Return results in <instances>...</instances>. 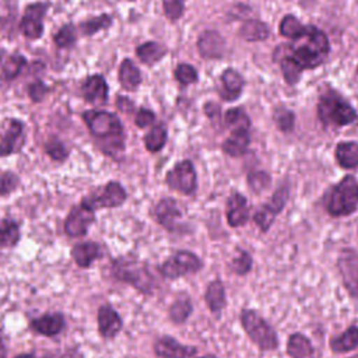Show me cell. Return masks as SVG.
Wrapping results in <instances>:
<instances>
[{"label": "cell", "mask_w": 358, "mask_h": 358, "mask_svg": "<svg viewBox=\"0 0 358 358\" xmlns=\"http://www.w3.org/2000/svg\"><path fill=\"white\" fill-rule=\"evenodd\" d=\"M330 52L327 35L315 25H306L302 35L291 42L280 45L274 50V62L278 63L282 77L289 85H295L302 71L322 66Z\"/></svg>", "instance_id": "obj_1"}, {"label": "cell", "mask_w": 358, "mask_h": 358, "mask_svg": "<svg viewBox=\"0 0 358 358\" xmlns=\"http://www.w3.org/2000/svg\"><path fill=\"white\" fill-rule=\"evenodd\" d=\"M316 113L324 129H340L358 120V113L351 103L333 88H327L320 94Z\"/></svg>", "instance_id": "obj_2"}, {"label": "cell", "mask_w": 358, "mask_h": 358, "mask_svg": "<svg viewBox=\"0 0 358 358\" xmlns=\"http://www.w3.org/2000/svg\"><path fill=\"white\" fill-rule=\"evenodd\" d=\"M326 210L331 217H347L358 208V180L352 175H345L326 197Z\"/></svg>", "instance_id": "obj_3"}, {"label": "cell", "mask_w": 358, "mask_h": 358, "mask_svg": "<svg viewBox=\"0 0 358 358\" xmlns=\"http://www.w3.org/2000/svg\"><path fill=\"white\" fill-rule=\"evenodd\" d=\"M112 274L117 281L127 282L144 294H150L154 288V277L141 262L117 259L112 263Z\"/></svg>", "instance_id": "obj_4"}, {"label": "cell", "mask_w": 358, "mask_h": 358, "mask_svg": "<svg viewBox=\"0 0 358 358\" xmlns=\"http://www.w3.org/2000/svg\"><path fill=\"white\" fill-rule=\"evenodd\" d=\"M241 323L249 338L263 351H271L278 347V337L275 330L255 310L243 309L241 313Z\"/></svg>", "instance_id": "obj_5"}, {"label": "cell", "mask_w": 358, "mask_h": 358, "mask_svg": "<svg viewBox=\"0 0 358 358\" xmlns=\"http://www.w3.org/2000/svg\"><path fill=\"white\" fill-rule=\"evenodd\" d=\"M83 119L94 137L102 140H115L116 143L122 144L123 126L115 113L91 109L83 113Z\"/></svg>", "instance_id": "obj_6"}, {"label": "cell", "mask_w": 358, "mask_h": 358, "mask_svg": "<svg viewBox=\"0 0 358 358\" xmlns=\"http://www.w3.org/2000/svg\"><path fill=\"white\" fill-rule=\"evenodd\" d=\"M289 197V185L287 182H284L282 185H280L275 192L273 193V196L270 197V200L267 203H264L253 215V221L255 224L260 228L262 232H267L275 217L282 211V208L285 207L287 201Z\"/></svg>", "instance_id": "obj_7"}, {"label": "cell", "mask_w": 358, "mask_h": 358, "mask_svg": "<svg viewBox=\"0 0 358 358\" xmlns=\"http://www.w3.org/2000/svg\"><path fill=\"white\" fill-rule=\"evenodd\" d=\"M201 260L189 250H178L159 266V271L166 278H179L186 274L196 273L201 268Z\"/></svg>", "instance_id": "obj_8"}, {"label": "cell", "mask_w": 358, "mask_h": 358, "mask_svg": "<svg viewBox=\"0 0 358 358\" xmlns=\"http://www.w3.org/2000/svg\"><path fill=\"white\" fill-rule=\"evenodd\" d=\"M166 183L172 190L183 194H193L197 187V175L192 161L178 162L166 175Z\"/></svg>", "instance_id": "obj_9"}, {"label": "cell", "mask_w": 358, "mask_h": 358, "mask_svg": "<svg viewBox=\"0 0 358 358\" xmlns=\"http://www.w3.org/2000/svg\"><path fill=\"white\" fill-rule=\"evenodd\" d=\"M127 194L126 190L123 189V186L119 182H109L101 193L96 194H91L85 199H83L81 204L94 210L98 208H112V207H117L120 204L124 203Z\"/></svg>", "instance_id": "obj_10"}, {"label": "cell", "mask_w": 358, "mask_h": 358, "mask_svg": "<svg viewBox=\"0 0 358 358\" xmlns=\"http://www.w3.org/2000/svg\"><path fill=\"white\" fill-rule=\"evenodd\" d=\"M48 4L46 3H32L27 6L22 20H21V31L28 39H39L43 34V17L46 14Z\"/></svg>", "instance_id": "obj_11"}, {"label": "cell", "mask_w": 358, "mask_h": 358, "mask_svg": "<svg viewBox=\"0 0 358 358\" xmlns=\"http://www.w3.org/2000/svg\"><path fill=\"white\" fill-rule=\"evenodd\" d=\"M344 287L351 296H358V256L350 249H344L337 262Z\"/></svg>", "instance_id": "obj_12"}, {"label": "cell", "mask_w": 358, "mask_h": 358, "mask_svg": "<svg viewBox=\"0 0 358 358\" xmlns=\"http://www.w3.org/2000/svg\"><path fill=\"white\" fill-rule=\"evenodd\" d=\"M95 215L94 211L83 204L76 206L67 215L64 221V231L69 236L78 238L84 236L90 228V225L94 222Z\"/></svg>", "instance_id": "obj_13"}, {"label": "cell", "mask_w": 358, "mask_h": 358, "mask_svg": "<svg viewBox=\"0 0 358 358\" xmlns=\"http://www.w3.org/2000/svg\"><path fill=\"white\" fill-rule=\"evenodd\" d=\"M197 49L204 59H220L225 52V39L217 31H204L197 39Z\"/></svg>", "instance_id": "obj_14"}, {"label": "cell", "mask_w": 358, "mask_h": 358, "mask_svg": "<svg viewBox=\"0 0 358 358\" xmlns=\"http://www.w3.org/2000/svg\"><path fill=\"white\" fill-rule=\"evenodd\" d=\"M154 351L159 358H189L197 352L194 347L183 345L169 336L158 338L154 344Z\"/></svg>", "instance_id": "obj_15"}, {"label": "cell", "mask_w": 358, "mask_h": 358, "mask_svg": "<svg viewBox=\"0 0 358 358\" xmlns=\"http://www.w3.org/2000/svg\"><path fill=\"white\" fill-rule=\"evenodd\" d=\"M249 207L248 200L241 193H232L227 200V221L229 227L238 228L248 222Z\"/></svg>", "instance_id": "obj_16"}, {"label": "cell", "mask_w": 358, "mask_h": 358, "mask_svg": "<svg viewBox=\"0 0 358 358\" xmlns=\"http://www.w3.org/2000/svg\"><path fill=\"white\" fill-rule=\"evenodd\" d=\"M96 319L98 331L103 338H112L122 330V319L109 303H103L98 309Z\"/></svg>", "instance_id": "obj_17"}, {"label": "cell", "mask_w": 358, "mask_h": 358, "mask_svg": "<svg viewBox=\"0 0 358 358\" xmlns=\"http://www.w3.org/2000/svg\"><path fill=\"white\" fill-rule=\"evenodd\" d=\"M245 88V78L235 69H225L221 74L220 95L225 101H235L241 96Z\"/></svg>", "instance_id": "obj_18"}, {"label": "cell", "mask_w": 358, "mask_h": 358, "mask_svg": "<svg viewBox=\"0 0 358 358\" xmlns=\"http://www.w3.org/2000/svg\"><path fill=\"white\" fill-rule=\"evenodd\" d=\"M154 215L157 221L168 231H175L178 221L180 218V210L173 199H162L158 201L154 210Z\"/></svg>", "instance_id": "obj_19"}, {"label": "cell", "mask_w": 358, "mask_h": 358, "mask_svg": "<svg viewBox=\"0 0 358 358\" xmlns=\"http://www.w3.org/2000/svg\"><path fill=\"white\" fill-rule=\"evenodd\" d=\"M83 96L85 101L96 105H102L108 101V85L102 76H90L83 87Z\"/></svg>", "instance_id": "obj_20"}, {"label": "cell", "mask_w": 358, "mask_h": 358, "mask_svg": "<svg viewBox=\"0 0 358 358\" xmlns=\"http://www.w3.org/2000/svg\"><path fill=\"white\" fill-rule=\"evenodd\" d=\"M250 144L249 130H232L221 144L222 151L229 157H242Z\"/></svg>", "instance_id": "obj_21"}, {"label": "cell", "mask_w": 358, "mask_h": 358, "mask_svg": "<svg viewBox=\"0 0 358 358\" xmlns=\"http://www.w3.org/2000/svg\"><path fill=\"white\" fill-rule=\"evenodd\" d=\"M64 327V317L62 313L43 315L31 320V329L43 336H55L60 333Z\"/></svg>", "instance_id": "obj_22"}, {"label": "cell", "mask_w": 358, "mask_h": 358, "mask_svg": "<svg viewBox=\"0 0 358 358\" xmlns=\"http://www.w3.org/2000/svg\"><path fill=\"white\" fill-rule=\"evenodd\" d=\"M238 35L248 42H263L270 35V27L260 20H246L242 22Z\"/></svg>", "instance_id": "obj_23"}, {"label": "cell", "mask_w": 358, "mask_h": 358, "mask_svg": "<svg viewBox=\"0 0 358 358\" xmlns=\"http://www.w3.org/2000/svg\"><path fill=\"white\" fill-rule=\"evenodd\" d=\"M334 157L337 164L344 169L358 168V143L341 141L336 145Z\"/></svg>", "instance_id": "obj_24"}, {"label": "cell", "mask_w": 358, "mask_h": 358, "mask_svg": "<svg viewBox=\"0 0 358 358\" xmlns=\"http://www.w3.org/2000/svg\"><path fill=\"white\" fill-rule=\"evenodd\" d=\"M287 352L291 358H313L315 350L306 336L294 333L287 341Z\"/></svg>", "instance_id": "obj_25"}, {"label": "cell", "mask_w": 358, "mask_h": 358, "mask_svg": "<svg viewBox=\"0 0 358 358\" xmlns=\"http://www.w3.org/2000/svg\"><path fill=\"white\" fill-rule=\"evenodd\" d=\"M358 347V327L350 326L345 331L330 338V348L333 352L341 354L352 351Z\"/></svg>", "instance_id": "obj_26"}, {"label": "cell", "mask_w": 358, "mask_h": 358, "mask_svg": "<svg viewBox=\"0 0 358 358\" xmlns=\"http://www.w3.org/2000/svg\"><path fill=\"white\" fill-rule=\"evenodd\" d=\"M71 256L74 259V262L80 266V267H90L91 263L98 259L99 256V246L95 242H81L74 245V248L71 249Z\"/></svg>", "instance_id": "obj_27"}, {"label": "cell", "mask_w": 358, "mask_h": 358, "mask_svg": "<svg viewBox=\"0 0 358 358\" xmlns=\"http://www.w3.org/2000/svg\"><path fill=\"white\" fill-rule=\"evenodd\" d=\"M206 303L213 313H220L225 306V288L221 280H214L206 289Z\"/></svg>", "instance_id": "obj_28"}, {"label": "cell", "mask_w": 358, "mask_h": 358, "mask_svg": "<svg viewBox=\"0 0 358 358\" xmlns=\"http://www.w3.org/2000/svg\"><path fill=\"white\" fill-rule=\"evenodd\" d=\"M119 81L127 91H134L141 83L140 70L130 59H124L119 67Z\"/></svg>", "instance_id": "obj_29"}, {"label": "cell", "mask_w": 358, "mask_h": 358, "mask_svg": "<svg viewBox=\"0 0 358 358\" xmlns=\"http://www.w3.org/2000/svg\"><path fill=\"white\" fill-rule=\"evenodd\" d=\"M21 133H22V123L17 119H11L6 133L0 140V157H6L14 152L17 140L20 138Z\"/></svg>", "instance_id": "obj_30"}, {"label": "cell", "mask_w": 358, "mask_h": 358, "mask_svg": "<svg viewBox=\"0 0 358 358\" xmlns=\"http://www.w3.org/2000/svg\"><path fill=\"white\" fill-rule=\"evenodd\" d=\"M136 53L143 63L154 64L165 56L166 49H165V46H162L158 42H145V43L137 46Z\"/></svg>", "instance_id": "obj_31"}, {"label": "cell", "mask_w": 358, "mask_h": 358, "mask_svg": "<svg viewBox=\"0 0 358 358\" xmlns=\"http://www.w3.org/2000/svg\"><path fill=\"white\" fill-rule=\"evenodd\" d=\"M166 126L164 123H158L155 124L144 137V144L145 148L150 152H158L166 143Z\"/></svg>", "instance_id": "obj_32"}, {"label": "cell", "mask_w": 358, "mask_h": 358, "mask_svg": "<svg viewBox=\"0 0 358 358\" xmlns=\"http://www.w3.org/2000/svg\"><path fill=\"white\" fill-rule=\"evenodd\" d=\"M305 27L294 14H285L280 24H278V32L281 36L288 39H295L305 31Z\"/></svg>", "instance_id": "obj_33"}, {"label": "cell", "mask_w": 358, "mask_h": 358, "mask_svg": "<svg viewBox=\"0 0 358 358\" xmlns=\"http://www.w3.org/2000/svg\"><path fill=\"white\" fill-rule=\"evenodd\" d=\"M225 124L232 130H250V119L242 108L228 109L224 115Z\"/></svg>", "instance_id": "obj_34"}, {"label": "cell", "mask_w": 358, "mask_h": 358, "mask_svg": "<svg viewBox=\"0 0 358 358\" xmlns=\"http://www.w3.org/2000/svg\"><path fill=\"white\" fill-rule=\"evenodd\" d=\"M273 122L280 131L289 133L295 126V113L284 105L275 106L273 110Z\"/></svg>", "instance_id": "obj_35"}, {"label": "cell", "mask_w": 358, "mask_h": 358, "mask_svg": "<svg viewBox=\"0 0 358 358\" xmlns=\"http://www.w3.org/2000/svg\"><path fill=\"white\" fill-rule=\"evenodd\" d=\"M20 241V227L13 220L0 221V246L13 248Z\"/></svg>", "instance_id": "obj_36"}, {"label": "cell", "mask_w": 358, "mask_h": 358, "mask_svg": "<svg viewBox=\"0 0 358 358\" xmlns=\"http://www.w3.org/2000/svg\"><path fill=\"white\" fill-rule=\"evenodd\" d=\"M190 313H192V303L187 298L178 299L169 306V317L176 324L186 322L187 317L190 316Z\"/></svg>", "instance_id": "obj_37"}, {"label": "cell", "mask_w": 358, "mask_h": 358, "mask_svg": "<svg viewBox=\"0 0 358 358\" xmlns=\"http://www.w3.org/2000/svg\"><path fill=\"white\" fill-rule=\"evenodd\" d=\"M24 66H25V57L21 56L20 53H14L8 56L3 64V77L7 81L14 80L21 73Z\"/></svg>", "instance_id": "obj_38"}, {"label": "cell", "mask_w": 358, "mask_h": 358, "mask_svg": "<svg viewBox=\"0 0 358 358\" xmlns=\"http://www.w3.org/2000/svg\"><path fill=\"white\" fill-rule=\"evenodd\" d=\"M110 24H112L110 15L102 14V15H99V17L90 18V20L81 22L80 27H81L83 34L87 35V36H90V35H94L95 32H98V31H101V29H105V28L110 27Z\"/></svg>", "instance_id": "obj_39"}, {"label": "cell", "mask_w": 358, "mask_h": 358, "mask_svg": "<svg viewBox=\"0 0 358 358\" xmlns=\"http://www.w3.org/2000/svg\"><path fill=\"white\" fill-rule=\"evenodd\" d=\"M56 46L59 48H70L76 42V28L73 24L63 25L53 36Z\"/></svg>", "instance_id": "obj_40"}, {"label": "cell", "mask_w": 358, "mask_h": 358, "mask_svg": "<svg viewBox=\"0 0 358 358\" xmlns=\"http://www.w3.org/2000/svg\"><path fill=\"white\" fill-rule=\"evenodd\" d=\"M270 182H271V178L266 171H255L248 175V183L255 193H260L266 190Z\"/></svg>", "instance_id": "obj_41"}, {"label": "cell", "mask_w": 358, "mask_h": 358, "mask_svg": "<svg viewBox=\"0 0 358 358\" xmlns=\"http://www.w3.org/2000/svg\"><path fill=\"white\" fill-rule=\"evenodd\" d=\"M175 78L183 84V85H189L197 81V71L193 66L182 63L175 69Z\"/></svg>", "instance_id": "obj_42"}, {"label": "cell", "mask_w": 358, "mask_h": 358, "mask_svg": "<svg viewBox=\"0 0 358 358\" xmlns=\"http://www.w3.org/2000/svg\"><path fill=\"white\" fill-rule=\"evenodd\" d=\"M164 13L169 21H176L182 17L185 10V0H162Z\"/></svg>", "instance_id": "obj_43"}, {"label": "cell", "mask_w": 358, "mask_h": 358, "mask_svg": "<svg viewBox=\"0 0 358 358\" xmlns=\"http://www.w3.org/2000/svg\"><path fill=\"white\" fill-rule=\"evenodd\" d=\"M232 271H235L239 275H243L250 271L252 268V257L246 250H241L239 256H236L231 263Z\"/></svg>", "instance_id": "obj_44"}, {"label": "cell", "mask_w": 358, "mask_h": 358, "mask_svg": "<svg viewBox=\"0 0 358 358\" xmlns=\"http://www.w3.org/2000/svg\"><path fill=\"white\" fill-rule=\"evenodd\" d=\"M45 151L46 154L55 159V161H63L67 158V150L66 147L63 145V143H60L59 140H49L46 144H45Z\"/></svg>", "instance_id": "obj_45"}, {"label": "cell", "mask_w": 358, "mask_h": 358, "mask_svg": "<svg viewBox=\"0 0 358 358\" xmlns=\"http://www.w3.org/2000/svg\"><path fill=\"white\" fill-rule=\"evenodd\" d=\"M18 183V178L11 173V172H6L0 176V194H8L11 193Z\"/></svg>", "instance_id": "obj_46"}, {"label": "cell", "mask_w": 358, "mask_h": 358, "mask_svg": "<svg viewBox=\"0 0 358 358\" xmlns=\"http://www.w3.org/2000/svg\"><path fill=\"white\" fill-rule=\"evenodd\" d=\"M154 119H155V115H154L152 110L145 109V108H141V109L137 112L136 117H134V123H136L137 127L144 129V127L150 126V124L154 122Z\"/></svg>", "instance_id": "obj_47"}, {"label": "cell", "mask_w": 358, "mask_h": 358, "mask_svg": "<svg viewBox=\"0 0 358 358\" xmlns=\"http://www.w3.org/2000/svg\"><path fill=\"white\" fill-rule=\"evenodd\" d=\"M49 91V88L42 83V81H35L28 87V94L32 101L39 102L43 99L45 94Z\"/></svg>", "instance_id": "obj_48"}, {"label": "cell", "mask_w": 358, "mask_h": 358, "mask_svg": "<svg viewBox=\"0 0 358 358\" xmlns=\"http://www.w3.org/2000/svg\"><path fill=\"white\" fill-rule=\"evenodd\" d=\"M204 112L207 113V116L210 119H215L217 116L220 117V106L214 102H207L206 106H204Z\"/></svg>", "instance_id": "obj_49"}, {"label": "cell", "mask_w": 358, "mask_h": 358, "mask_svg": "<svg viewBox=\"0 0 358 358\" xmlns=\"http://www.w3.org/2000/svg\"><path fill=\"white\" fill-rule=\"evenodd\" d=\"M7 357V351H6V345H4V341H3V334H1V330H0V358H6Z\"/></svg>", "instance_id": "obj_50"}, {"label": "cell", "mask_w": 358, "mask_h": 358, "mask_svg": "<svg viewBox=\"0 0 358 358\" xmlns=\"http://www.w3.org/2000/svg\"><path fill=\"white\" fill-rule=\"evenodd\" d=\"M15 358H32V355H29V354H22V355H18V357H15Z\"/></svg>", "instance_id": "obj_51"}, {"label": "cell", "mask_w": 358, "mask_h": 358, "mask_svg": "<svg viewBox=\"0 0 358 358\" xmlns=\"http://www.w3.org/2000/svg\"><path fill=\"white\" fill-rule=\"evenodd\" d=\"M200 358H215V355H211V354H208V355H204V357H200Z\"/></svg>", "instance_id": "obj_52"}, {"label": "cell", "mask_w": 358, "mask_h": 358, "mask_svg": "<svg viewBox=\"0 0 358 358\" xmlns=\"http://www.w3.org/2000/svg\"><path fill=\"white\" fill-rule=\"evenodd\" d=\"M351 358H358V355H354V357H351Z\"/></svg>", "instance_id": "obj_53"}, {"label": "cell", "mask_w": 358, "mask_h": 358, "mask_svg": "<svg viewBox=\"0 0 358 358\" xmlns=\"http://www.w3.org/2000/svg\"><path fill=\"white\" fill-rule=\"evenodd\" d=\"M357 74H358V66H357Z\"/></svg>", "instance_id": "obj_54"}]
</instances>
